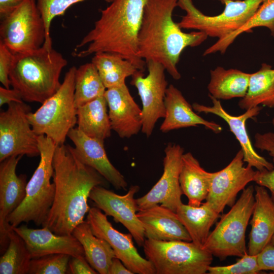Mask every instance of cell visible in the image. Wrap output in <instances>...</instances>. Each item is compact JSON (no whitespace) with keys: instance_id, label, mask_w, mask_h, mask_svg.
<instances>
[{"instance_id":"ac0fdd59","label":"cell","mask_w":274,"mask_h":274,"mask_svg":"<svg viewBox=\"0 0 274 274\" xmlns=\"http://www.w3.org/2000/svg\"><path fill=\"white\" fill-rule=\"evenodd\" d=\"M209 96L213 104L212 106L194 103L192 105L194 110L198 113L214 114L223 119L227 123L230 131L241 145L244 161L247 162L248 165L256 168L259 171L272 169L273 167V163L267 161L255 150L246 126L247 121L249 119L257 116L262 107L257 106L247 110L242 115L233 116L225 110L219 99L215 98L210 94H209Z\"/></svg>"},{"instance_id":"f1b7e54d","label":"cell","mask_w":274,"mask_h":274,"mask_svg":"<svg viewBox=\"0 0 274 274\" xmlns=\"http://www.w3.org/2000/svg\"><path fill=\"white\" fill-rule=\"evenodd\" d=\"M250 75L238 70L217 66L210 71L209 94L219 100L243 98L248 90Z\"/></svg>"},{"instance_id":"7402d4cb","label":"cell","mask_w":274,"mask_h":274,"mask_svg":"<svg viewBox=\"0 0 274 274\" xmlns=\"http://www.w3.org/2000/svg\"><path fill=\"white\" fill-rule=\"evenodd\" d=\"M255 203L250 224L248 253H259L274 235V198L262 186L254 187Z\"/></svg>"},{"instance_id":"8fae6325","label":"cell","mask_w":274,"mask_h":274,"mask_svg":"<svg viewBox=\"0 0 274 274\" xmlns=\"http://www.w3.org/2000/svg\"><path fill=\"white\" fill-rule=\"evenodd\" d=\"M30 107L12 102L0 113V162L13 156L40 155L38 136L27 119Z\"/></svg>"},{"instance_id":"3957f363","label":"cell","mask_w":274,"mask_h":274,"mask_svg":"<svg viewBox=\"0 0 274 274\" xmlns=\"http://www.w3.org/2000/svg\"><path fill=\"white\" fill-rule=\"evenodd\" d=\"M148 0H113L106 8L100 9V16L93 28L77 45L78 57L99 52L117 54L144 71L146 61L138 55V37Z\"/></svg>"},{"instance_id":"d590c367","label":"cell","mask_w":274,"mask_h":274,"mask_svg":"<svg viewBox=\"0 0 274 274\" xmlns=\"http://www.w3.org/2000/svg\"><path fill=\"white\" fill-rule=\"evenodd\" d=\"M254 146L266 151L271 157L273 167L271 170H256L254 182L265 187L274 198V132L257 133L254 136Z\"/></svg>"},{"instance_id":"9a60e30c","label":"cell","mask_w":274,"mask_h":274,"mask_svg":"<svg viewBox=\"0 0 274 274\" xmlns=\"http://www.w3.org/2000/svg\"><path fill=\"white\" fill-rule=\"evenodd\" d=\"M240 149L224 168L212 173L209 192L206 201L217 212H223L226 206L231 207L238 193L248 183L254 181L256 170L249 165L244 166Z\"/></svg>"},{"instance_id":"7a4b0ae2","label":"cell","mask_w":274,"mask_h":274,"mask_svg":"<svg viewBox=\"0 0 274 274\" xmlns=\"http://www.w3.org/2000/svg\"><path fill=\"white\" fill-rule=\"evenodd\" d=\"M178 0H148L138 37V55L146 62L161 64L176 80L181 75L177 64L187 47L202 44L208 36L200 31L184 32L173 19Z\"/></svg>"},{"instance_id":"7dc6e473","label":"cell","mask_w":274,"mask_h":274,"mask_svg":"<svg viewBox=\"0 0 274 274\" xmlns=\"http://www.w3.org/2000/svg\"><path fill=\"white\" fill-rule=\"evenodd\" d=\"M271 122H272V125L274 126V117L272 118Z\"/></svg>"},{"instance_id":"484cf974","label":"cell","mask_w":274,"mask_h":274,"mask_svg":"<svg viewBox=\"0 0 274 274\" xmlns=\"http://www.w3.org/2000/svg\"><path fill=\"white\" fill-rule=\"evenodd\" d=\"M176 213L192 242L199 247L203 248L210 233V229L220 214L206 201L198 207L182 203L178 208Z\"/></svg>"},{"instance_id":"5bb4252c","label":"cell","mask_w":274,"mask_h":274,"mask_svg":"<svg viewBox=\"0 0 274 274\" xmlns=\"http://www.w3.org/2000/svg\"><path fill=\"white\" fill-rule=\"evenodd\" d=\"M86 221L93 233L106 241L113 249L115 256L134 274H155L151 262L138 252L130 233L125 234L115 229L107 216L96 207L90 208Z\"/></svg>"},{"instance_id":"52a82bcc","label":"cell","mask_w":274,"mask_h":274,"mask_svg":"<svg viewBox=\"0 0 274 274\" xmlns=\"http://www.w3.org/2000/svg\"><path fill=\"white\" fill-rule=\"evenodd\" d=\"M254 187L245 188L238 200L222 215L204 246L213 256L221 260L228 257H241L248 253L246 231L254 203Z\"/></svg>"},{"instance_id":"e575fe53","label":"cell","mask_w":274,"mask_h":274,"mask_svg":"<svg viewBox=\"0 0 274 274\" xmlns=\"http://www.w3.org/2000/svg\"><path fill=\"white\" fill-rule=\"evenodd\" d=\"M86 0H36L38 8L44 22L46 30V40L44 44L49 48L52 47L50 36V27L53 19L64 14L73 5ZM111 3L113 0H102Z\"/></svg>"},{"instance_id":"30bf717a","label":"cell","mask_w":274,"mask_h":274,"mask_svg":"<svg viewBox=\"0 0 274 274\" xmlns=\"http://www.w3.org/2000/svg\"><path fill=\"white\" fill-rule=\"evenodd\" d=\"M45 40L44 22L36 0H25L2 19L0 42L14 54L38 49Z\"/></svg>"},{"instance_id":"44dd1931","label":"cell","mask_w":274,"mask_h":274,"mask_svg":"<svg viewBox=\"0 0 274 274\" xmlns=\"http://www.w3.org/2000/svg\"><path fill=\"white\" fill-rule=\"evenodd\" d=\"M12 228L24 241L32 259L53 254L85 256L82 245L72 234L58 235L47 227L33 229L25 225Z\"/></svg>"},{"instance_id":"d6986e66","label":"cell","mask_w":274,"mask_h":274,"mask_svg":"<svg viewBox=\"0 0 274 274\" xmlns=\"http://www.w3.org/2000/svg\"><path fill=\"white\" fill-rule=\"evenodd\" d=\"M107 100L112 129L121 138H129L142 130V110L131 96L126 84L107 89Z\"/></svg>"},{"instance_id":"ee69618b","label":"cell","mask_w":274,"mask_h":274,"mask_svg":"<svg viewBox=\"0 0 274 274\" xmlns=\"http://www.w3.org/2000/svg\"><path fill=\"white\" fill-rule=\"evenodd\" d=\"M109 274H134L128 269L122 262L116 257H114L109 268Z\"/></svg>"},{"instance_id":"6da1fadb","label":"cell","mask_w":274,"mask_h":274,"mask_svg":"<svg viewBox=\"0 0 274 274\" xmlns=\"http://www.w3.org/2000/svg\"><path fill=\"white\" fill-rule=\"evenodd\" d=\"M53 165L55 197L42 227L58 235H70L84 221L90 209L88 199L91 190L95 186L103 185L105 179L83 163L70 145L56 146Z\"/></svg>"},{"instance_id":"f546056e","label":"cell","mask_w":274,"mask_h":274,"mask_svg":"<svg viewBox=\"0 0 274 274\" xmlns=\"http://www.w3.org/2000/svg\"><path fill=\"white\" fill-rule=\"evenodd\" d=\"M260 105L274 107V68L265 63L250 74L247 93L238 102L239 107L246 110Z\"/></svg>"},{"instance_id":"8992f818","label":"cell","mask_w":274,"mask_h":274,"mask_svg":"<svg viewBox=\"0 0 274 274\" xmlns=\"http://www.w3.org/2000/svg\"><path fill=\"white\" fill-rule=\"evenodd\" d=\"M76 69L74 66L70 68L57 91L36 112L27 114L34 132L51 139L57 146L64 144L68 133L77 122L74 101Z\"/></svg>"},{"instance_id":"b9f144b4","label":"cell","mask_w":274,"mask_h":274,"mask_svg":"<svg viewBox=\"0 0 274 274\" xmlns=\"http://www.w3.org/2000/svg\"><path fill=\"white\" fill-rule=\"evenodd\" d=\"M23 101L22 98L16 90L0 87V106L5 104L9 105L12 102H21Z\"/></svg>"},{"instance_id":"836d02e7","label":"cell","mask_w":274,"mask_h":274,"mask_svg":"<svg viewBox=\"0 0 274 274\" xmlns=\"http://www.w3.org/2000/svg\"><path fill=\"white\" fill-rule=\"evenodd\" d=\"M9 238L8 246L0 258V273L27 274L32 258L24 241L13 228Z\"/></svg>"},{"instance_id":"60d3db41","label":"cell","mask_w":274,"mask_h":274,"mask_svg":"<svg viewBox=\"0 0 274 274\" xmlns=\"http://www.w3.org/2000/svg\"><path fill=\"white\" fill-rule=\"evenodd\" d=\"M260 269L271 270L274 273V246L269 244L257 254Z\"/></svg>"},{"instance_id":"f6af8a7d","label":"cell","mask_w":274,"mask_h":274,"mask_svg":"<svg viewBox=\"0 0 274 274\" xmlns=\"http://www.w3.org/2000/svg\"><path fill=\"white\" fill-rule=\"evenodd\" d=\"M269 244L274 246V235H273L272 237L271 238V239Z\"/></svg>"},{"instance_id":"cb8c5ba5","label":"cell","mask_w":274,"mask_h":274,"mask_svg":"<svg viewBox=\"0 0 274 274\" xmlns=\"http://www.w3.org/2000/svg\"><path fill=\"white\" fill-rule=\"evenodd\" d=\"M164 104L165 114L160 127L162 132L199 125H203L216 133L222 130L219 124L205 120L197 114L182 92L172 84L167 88Z\"/></svg>"},{"instance_id":"7c38bea8","label":"cell","mask_w":274,"mask_h":274,"mask_svg":"<svg viewBox=\"0 0 274 274\" xmlns=\"http://www.w3.org/2000/svg\"><path fill=\"white\" fill-rule=\"evenodd\" d=\"M148 74L138 71L131 76L130 84L137 89L142 104V132L147 137L152 133L156 123L164 118L165 114L164 99L167 88L164 67L152 60L146 62Z\"/></svg>"},{"instance_id":"e0dca14e","label":"cell","mask_w":274,"mask_h":274,"mask_svg":"<svg viewBox=\"0 0 274 274\" xmlns=\"http://www.w3.org/2000/svg\"><path fill=\"white\" fill-rule=\"evenodd\" d=\"M22 156L6 158L0 164V245L4 253L9 243V234L12 229L8 222L9 216L22 203L26 195L27 176H17V165Z\"/></svg>"},{"instance_id":"1f68e13d","label":"cell","mask_w":274,"mask_h":274,"mask_svg":"<svg viewBox=\"0 0 274 274\" xmlns=\"http://www.w3.org/2000/svg\"><path fill=\"white\" fill-rule=\"evenodd\" d=\"M257 27L267 28L274 37V0H263L257 11L243 26L226 37L218 39L204 51L203 55L218 52L224 53L238 36L244 32H250L253 28Z\"/></svg>"},{"instance_id":"ab89813d","label":"cell","mask_w":274,"mask_h":274,"mask_svg":"<svg viewBox=\"0 0 274 274\" xmlns=\"http://www.w3.org/2000/svg\"><path fill=\"white\" fill-rule=\"evenodd\" d=\"M67 273L72 274L98 273L89 264L85 256L71 257L68 263Z\"/></svg>"},{"instance_id":"f35d334b","label":"cell","mask_w":274,"mask_h":274,"mask_svg":"<svg viewBox=\"0 0 274 274\" xmlns=\"http://www.w3.org/2000/svg\"><path fill=\"white\" fill-rule=\"evenodd\" d=\"M14 54L0 42V81L3 86L10 88L9 75L14 59Z\"/></svg>"},{"instance_id":"d6a6232c","label":"cell","mask_w":274,"mask_h":274,"mask_svg":"<svg viewBox=\"0 0 274 274\" xmlns=\"http://www.w3.org/2000/svg\"><path fill=\"white\" fill-rule=\"evenodd\" d=\"M106 89L96 67L92 62L86 63L77 68L74 93L76 108L104 96Z\"/></svg>"},{"instance_id":"5b68a950","label":"cell","mask_w":274,"mask_h":274,"mask_svg":"<svg viewBox=\"0 0 274 274\" xmlns=\"http://www.w3.org/2000/svg\"><path fill=\"white\" fill-rule=\"evenodd\" d=\"M38 142L40 160L27 182L24 199L8 218L12 228L30 221L37 226H42L54 201L55 186L51 179L54 173L53 160L57 146L44 135H39Z\"/></svg>"},{"instance_id":"74e56055","label":"cell","mask_w":274,"mask_h":274,"mask_svg":"<svg viewBox=\"0 0 274 274\" xmlns=\"http://www.w3.org/2000/svg\"><path fill=\"white\" fill-rule=\"evenodd\" d=\"M260 269L257 255L248 253L241 257L235 263L225 266H210L208 273L209 274H258Z\"/></svg>"},{"instance_id":"9c48e42d","label":"cell","mask_w":274,"mask_h":274,"mask_svg":"<svg viewBox=\"0 0 274 274\" xmlns=\"http://www.w3.org/2000/svg\"><path fill=\"white\" fill-rule=\"evenodd\" d=\"M263 0H226L223 11L206 15L192 0H178V6L186 12L178 25L182 29L204 32L208 37L222 39L243 26L257 11Z\"/></svg>"},{"instance_id":"4fadbf2b","label":"cell","mask_w":274,"mask_h":274,"mask_svg":"<svg viewBox=\"0 0 274 274\" xmlns=\"http://www.w3.org/2000/svg\"><path fill=\"white\" fill-rule=\"evenodd\" d=\"M164 153L163 174L147 194L136 199L138 211L160 204L176 212L182 203L179 176L184 149L178 144L169 143Z\"/></svg>"},{"instance_id":"4316f807","label":"cell","mask_w":274,"mask_h":274,"mask_svg":"<svg viewBox=\"0 0 274 274\" xmlns=\"http://www.w3.org/2000/svg\"><path fill=\"white\" fill-rule=\"evenodd\" d=\"M107 108L104 95L78 107V128L86 135L104 142L112 130Z\"/></svg>"},{"instance_id":"7bdbcfd3","label":"cell","mask_w":274,"mask_h":274,"mask_svg":"<svg viewBox=\"0 0 274 274\" xmlns=\"http://www.w3.org/2000/svg\"><path fill=\"white\" fill-rule=\"evenodd\" d=\"M25 0H0V18L4 19L12 13Z\"/></svg>"},{"instance_id":"83f0119b","label":"cell","mask_w":274,"mask_h":274,"mask_svg":"<svg viewBox=\"0 0 274 274\" xmlns=\"http://www.w3.org/2000/svg\"><path fill=\"white\" fill-rule=\"evenodd\" d=\"M72 234L82 245L85 257L98 273L109 274V268L115 254L105 239L95 236L87 221L78 225Z\"/></svg>"},{"instance_id":"2e32d148","label":"cell","mask_w":274,"mask_h":274,"mask_svg":"<svg viewBox=\"0 0 274 274\" xmlns=\"http://www.w3.org/2000/svg\"><path fill=\"white\" fill-rule=\"evenodd\" d=\"M140 190L138 185L130 186L124 195L118 194L101 185L95 186L89 198L107 216L122 224L139 246H143L145 235L143 225L137 216L138 208L134 195Z\"/></svg>"},{"instance_id":"8d00e7d4","label":"cell","mask_w":274,"mask_h":274,"mask_svg":"<svg viewBox=\"0 0 274 274\" xmlns=\"http://www.w3.org/2000/svg\"><path fill=\"white\" fill-rule=\"evenodd\" d=\"M71 256L65 254H53L33 258L28 274H64L67 273Z\"/></svg>"},{"instance_id":"277c9868","label":"cell","mask_w":274,"mask_h":274,"mask_svg":"<svg viewBox=\"0 0 274 274\" xmlns=\"http://www.w3.org/2000/svg\"><path fill=\"white\" fill-rule=\"evenodd\" d=\"M67 64L60 52L44 44L38 49L15 54L9 75L11 86L23 100L42 104L60 88V74Z\"/></svg>"},{"instance_id":"bcb514c9","label":"cell","mask_w":274,"mask_h":274,"mask_svg":"<svg viewBox=\"0 0 274 274\" xmlns=\"http://www.w3.org/2000/svg\"><path fill=\"white\" fill-rule=\"evenodd\" d=\"M219 1H220V2H221L223 4H224V2L226 0H218ZM232 1H238V0H232Z\"/></svg>"},{"instance_id":"4dcf8cb0","label":"cell","mask_w":274,"mask_h":274,"mask_svg":"<svg viewBox=\"0 0 274 274\" xmlns=\"http://www.w3.org/2000/svg\"><path fill=\"white\" fill-rule=\"evenodd\" d=\"M91 62L96 67L106 89L121 86L139 70L130 61L109 52L94 54Z\"/></svg>"},{"instance_id":"ffe728a7","label":"cell","mask_w":274,"mask_h":274,"mask_svg":"<svg viewBox=\"0 0 274 274\" xmlns=\"http://www.w3.org/2000/svg\"><path fill=\"white\" fill-rule=\"evenodd\" d=\"M67 137L73 143L75 152L83 163L95 169L115 189H127L124 177L107 156L104 142L86 135L77 127L70 130Z\"/></svg>"},{"instance_id":"d4e9b609","label":"cell","mask_w":274,"mask_h":274,"mask_svg":"<svg viewBox=\"0 0 274 274\" xmlns=\"http://www.w3.org/2000/svg\"><path fill=\"white\" fill-rule=\"evenodd\" d=\"M212 173L202 167L191 152L184 153L179 176V182L183 194L188 198V204L198 207L208 195Z\"/></svg>"},{"instance_id":"ba28073f","label":"cell","mask_w":274,"mask_h":274,"mask_svg":"<svg viewBox=\"0 0 274 274\" xmlns=\"http://www.w3.org/2000/svg\"><path fill=\"white\" fill-rule=\"evenodd\" d=\"M143 246L156 274H205L213 260L211 253L192 242L147 238Z\"/></svg>"},{"instance_id":"603a6c76","label":"cell","mask_w":274,"mask_h":274,"mask_svg":"<svg viewBox=\"0 0 274 274\" xmlns=\"http://www.w3.org/2000/svg\"><path fill=\"white\" fill-rule=\"evenodd\" d=\"M137 216L143 225L145 237L148 239L192 242L176 212L166 207L157 204L139 211Z\"/></svg>"}]
</instances>
